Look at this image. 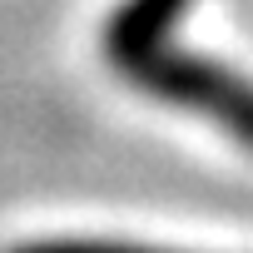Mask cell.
Here are the masks:
<instances>
[{
  "instance_id": "7a4b0ae2",
  "label": "cell",
  "mask_w": 253,
  "mask_h": 253,
  "mask_svg": "<svg viewBox=\"0 0 253 253\" xmlns=\"http://www.w3.org/2000/svg\"><path fill=\"white\" fill-rule=\"evenodd\" d=\"M10 253H174V248H149V243H124V238H30Z\"/></svg>"
},
{
  "instance_id": "6da1fadb",
  "label": "cell",
  "mask_w": 253,
  "mask_h": 253,
  "mask_svg": "<svg viewBox=\"0 0 253 253\" xmlns=\"http://www.w3.org/2000/svg\"><path fill=\"white\" fill-rule=\"evenodd\" d=\"M189 10L194 0H119L99 30L104 65L139 94L199 114L243 149H253V80L174 45V30Z\"/></svg>"
}]
</instances>
